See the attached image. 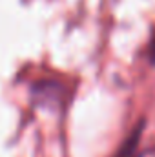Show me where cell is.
Segmentation results:
<instances>
[{
	"label": "cell",
	"mask_w": 155,
	"mask_h": 157,
	"mask_svg": "<svg viewBox=\"0 0 155 157\" xmlns=\"http://www.w3.org/2000/svg\"><path fill=\"white\" fill-rule=\"evenodd\" d=\"M150 60L155 64V35L152 39V44H150Z\"/></svg>",
	"instance_id": "2"
},
{
	"label": "cell",
	"mask_w": 155,
	"mask_h": 157,
	"mask_svg": "<svg viewBox=\"0 0 155 157\" xmlns=\"http://www.w3.org/2000/svg\"><path fill=\"white\" fill-rule=\"evenodd\" d=\"M141 133H142V122L133 130V133L128 137V141L124 143L120 154L117 157H139L137 155V146H139V141H141Z\"/></svg>",
	"instance_id": "1"
}]
</instances>
